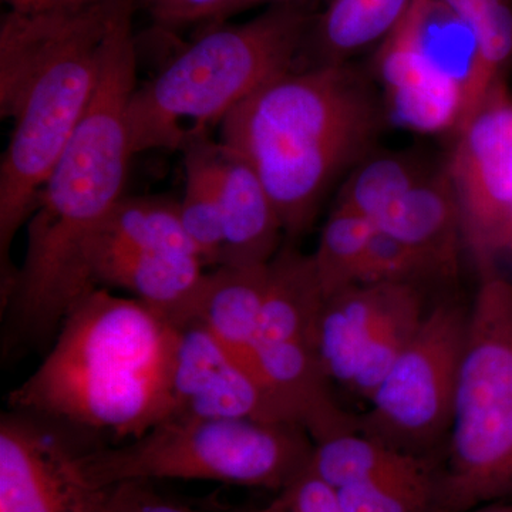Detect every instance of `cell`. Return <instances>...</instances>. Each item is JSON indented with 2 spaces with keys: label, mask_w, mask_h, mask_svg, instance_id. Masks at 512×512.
Returning a JSON list of instances; mask_svg holds the SVG:
<instances>
[{
  "label": "cell",
  "mask_w": 512,
  "mask_h": 512,
  "mask_svg": "<svg viewBox=\"0 0 512 512\" xmlns=\"http://www.w3.org/2000/svg\"><path fill=\"white\" fill-rule=\"evenodd\" d=\"M451 281L433 259L384 232H373L356 284L420 286Z\"/></svg>",
  "instance_id": "obj_25"
},
{
  "label": "cell",
  "mask_w": 512,
  "mask_h": 512,
  "mask_svg": "<svg viewBox=\"0 0 512 512\" xmlns=\"http://www.w3.org/2000/svg\"><path fill=\"white\" fill-rule=\"evenodd\" d=\"M244 512H249V511H244Z\"/></svg>",
  "instance_id": "obj_34"
},
{
  "label": "cell",
  "mask_w": 512,
  "mask_h": 512,
  "mask_svg": "<svg viewBox=\"0 0 512 512\" xmlns=\"http://www.w3.org/2000/svg\"><path fill=\"white\" fill-rule=\"evenodd\" d=\"M338 491L346 512H436L437 470L350 485Z\"/></svg>",
  "instance_id": "obj_26"
},
{
  "label": "cell",
  "mask_w": 512,
  "mask_h": 512,
  "mask_svg": "<svg viewBox=\"0 0 512 512\" xmlns=\"http://www.w3.org/2000/svg\"><path fill=\"white\" fill-rule=\"evenodd\" d=\"M96 234L128 248L200 258L181 220L180 202L168 198L123 197Z\"/></svg>",
  "instance_id": "obj_22"
},
{
  "label": "cell",
  "mask_w": 512,
  "mask_h": 512,
  "mask_svg": "<svg viewBox=\"0 0 512 512\" xmlns=\"http://www.w3.org/2000/svg\"><path fill=\"white\" fill-rule=\"evenodd\" d=\"M134 8L114 26L92 104L47 175L28 221L25 259L3 302L15 335L28 342L57 335L74 305L96 289L86 247L123 198L134 156L128 128L137 89Z\"/></svg>",
  "instance_id": "obj_1"
},
{
  "label": "cell",
  "mask_w": 512,
  "mask_h": 512,
  "mask_svg": "<svg viewBox=\"0 0 512 512\" xmlns=\"http://www.w3.org/2000/svg\"><path fill=\"white\" fill-rule=\"evenodd\" d=\"M373 227L423 252L448 278H456L463 229L446 168L421 178L373 222Z\"/></svg>",
  "instance_id": "obj_15"
},
{
  "label": "cell",
  "mask_w": 512,
  "mask_h": 512,
  "mask_svg": "<svg viewBox=\"0 0 512 512\" xmlns=\"http://www.w3.org/2000/svg\"><path fill=\"white\" fill-rule=\"evenodd\" d=\"M468 311L458 299L437 302L367 400L359 430L413 456L429 453L448 434Z\"/></svg>",
  "instance_id": "obj_8"
},
{
  "label": "cell",
  "mask_w": 512,
  "mask_h": 512,
  "mask_svg": "<svg viewBox=\"0 0 512 512\" xmlns=\"http://www.w3.org/2000/svg\"><path fill=\"white\" fill-rule=\"evenodd\" d=\"M309 468L336 490L389 478L416 477L437 470L430 458L404 453L360 430L316 443Z\"/></svg>",
  "instance_id": "obj_19"
},
{
  "label": "cell",
  "mask_w": 512,
  "mask_h": 512,
  "mask_svg": "<svg viewBox=\"0 0 512 512\" xmlns=\"http://www.w3.org/2000/svg\"><path fill=\"white\" fill-rule=\"evenodd\" d=\"M461 512H512V507L508 505H500L497 503L481 505V507L473 508V510L461 511Z\"/></svg>",
  "instance_id": "obj_32"
},
{
  "label": "cell",
  "mask_w": 512,
  "mask_h": 512,
  "mask_svg": "<svg viewBox=\"0 0 512 512\" xmlns=\"http://www.w3.org/2000/svg\"><path fill=\"white\" fill-rule=\"evenodd\" d=\"M414 0H330L313 20L306 45L318 64H343L349 56L380 43L404 18Z\"/></svg>",
  "instance_id": "obj_20"
},
{
  "label": "cell",
  "mask_w": 512,
  "mask_h": 512,
  "mask_svg": "<svg viewBox=\"0 0 512 512\" xmlns=\"http://www.w3.org/2000/svg\"><path fill=\"white\" fill-rule=\"evenodd\" d=\"M437 470L436 512H461L512 495V285L484 265Z\"/></svg>",
  "instance_id": "obj_6"
},
{
  "label": "cell",
  "mask_w": 512,
  "mask_h": 512,
  "mask_svg": "<svg viewBox=\"0 0 512 512\" xmlns=\"http://www.w3.org/2000/svg\"><path fill=\"white\" fill-rule=\"evenodd\" d=\"M13 12H45V10L80 9L106 0H2Z\"/></svg>",
  "instance_id": "obj_30"
},
{
  "label": "cell",
  "mask_w": 512,
  "mask_h": 512,
  "mask_svg": "<svg viewBox=\"0 0 512 512\" xmlns=\"http://www.w3.org/2000/svg\"><path fill=\"white\" fill-rule=\"evenodd\" d=\"M137 0L80 9L13 12L0 20V116L12 134L0 164L2 295L18 269L10 245L28 224L55 167L99 86L111 33Z\"/></svg>",
  "instance_id": "obj_2"
},
{
  "label": "cell",
  "mask_w": 512,
  "mask_h": 512,
  "mask_svg": "<svg viewBox=\"0 0 512 512\" xmlns=\"http://www.w3.org/2000/svg\"><path fill=\"white\" fill-rule=\"evenodd\" d=\"M288 512H346L338 491L308 468L275 498Z\"/></svg>",
  "instance_id": "obj_29"
},
{
  "label": "cell",
  "mask_w": 512,
  "mask_h": 512,
  "mask_svg": "<svg viewBox=\"0 0 512 512\" xmlns=\"http://www.w3.org/2000/svg\"><path fill=\"white\" fill-rule=\"evenodd\" d=\"M218 148L211 138L185 148L181 220L205 265H218L224 244Z\"/></svg>",
  "instance_id": "obj_21"
},
{
  "label": "cell",
  "mask_w": 512,
  "mask_h": 512,
  "mask_svg": "<svg viewBox=\"0 0 512 512\" xmlns=\"http://www.w3.org/2000/svg\"><path fill=\"white\" fill-rule=\"evenodd\" d=\"M312 23L303 6L279 5L239 25L204 26L131 97L128 128L134 156L184 151L210 138L229 111L295 69Z\"/></svg>",
  "instance_id": "obj_5"
},
{
  "label": "cell",
  "mask_w": 512,
  "mask_h": 512,
  "mask_svg": "<svg viewBox=\"0 0 512 512\" xmlns=\"http://www.w3.org/2000/svg\"><path fill=\"white\" fill-rule=\"evenodd\" d=\"M177 328L136 298L96 288L74 305L16 412L137 439L174 413Z\"/></svg>",
  "instance_id": "obj_3"
},
{
  "label": "cell",
  "mask_w": 512,
  "mask_h": 512,
  "mask_svg": "<svg viewBox=\"0 0 512 512\" xmlns=\"http://www.w3.org/2000/svg\"><path fill=\"white\" fill-rule=\"evenodd\" d=\"M407 286L356 284L326 299L319 316L318 350L330 382L348 389L360 357Z\"/></svg>",
  "instance_id": "obj_16"
},
{
  "label": "cell",
  "mask_w": 512,
  "mask_h": 512,
  "mask_svg": "<svg viewBox=\"0 0 512 512\" xmlns=\"http://www.w3.org/2000/svg\"><path fill=\"white\" fill-rule=\"evenodd\" d=\"M308 2H311V0H232L231 5L222 13L218 23L227 22V19L232 18V16L238 15V13L244 12V10L255 8V6L292 5L306 8ZM212 25H214V23H212Z\"/></svg>",
  "instance_id": "obj_31"
},
{
  "label": "cell",
  "mask_w": 512,
  "mask_h": 512,
  "mask_svg": "<svg viewBox=\"0 0 512 512\" xmlns=\"http://www.w3.org/2000/svg\"><path fill=\"white\" fill-rule=\"evenodd\" d=\"M427 173L414 158L382 156L360 165L343 185L336 204L375 222Z\"/></svg>",
  "instance_id": "obj_24"
},
{
  "label": "cell",
  "mask_w": 512,
  "mask_h": 512,
  "mask_svg": "<svg viewBox=\"0 0 512 512\" xmlns=\"http://www.w3.org/2000/svg\"><path fill=\"white\" fill-rule=\"evenodd\" d=\"M268 276L269 264L218 265L205 274L191 319L201 322L231 355L255 373L252 349L261 322Z\"/></svg>",
  "instance_id": "obj_17"
},
{
  "label": "cell",
  "mask_w": 512,
  "mask_h": 512,
  "mask_svg": "<svg viewBox=\"0 0 512 512\" xmlns=\"http://www.w3.org/2000/svg\"><path fill=\"white\" fill-rule=\"evenodd\" d=\"M175 328L173 416L295 423L261 377L201 322L191 320Z\"/></svg>",
  "instance_id": "obj_12"
},
{
  "label": "cell",
  "mask_w": 512,
  "mask_h": 512,
  "mask_svg": "<svg viewBox=\"0 0 512 512\" xmlns=\"http://www.w3.org/2000/svg\"><path fill=\"white\" fill-rule=\"evenodd\" d=\"M473 42L464 100V123L512 63V0H441ZM457 127V130H458ZM456 130V131H457Z\"/></svg>",
  "instance_id": "obj_18"
},
{
  "label": "cell",
  "mask_w": 512,
  "mask_h": 512,
  "mask_svg": "<svg viewBox=\"0 0 512 512\" xmlns=\"http://www.w3.org/2000/svg\"><path fill=\"white\" fill-rule=\"evenodd\" d=\"M83 453L29 414H3L0 512H101L107 487L93 483Z\"/></svg>",
  "instance_id": "obj_11"
},
{
  "label": "cell",
  "mask_w": 512,
  "mask_h": 512,
  "mask_svg": "<svg viewBox=\"0 0 512 512\" xmlns=\"http://www.w3.org/2000/svg\"><path fill=\"white\" fill-rule=\"evenodd\" d=\"M380 114L365 80L343 64L281 74L220 124L221 146L252 168L296 238L312 227L340 171L372 144Z\"/></svg>",
  "instance_id": "obj_4"
},
{
  "label": "cell",
  "mask_w": 512,
  "mask_h": 512,
  "mask_svg": "<svg viewBox=\"0 0 512 512\" xmlns=\"http://www.w3.org/2000/svg\"><path fill=\"white\" fill-rule=\"evenodd\" d=\"M150 483L151 481H124L109 485L101 512H212L197 510L170 500L154 490Z\"/></svg>",
  "instance_id": "obj_28"
},
{
  "label": "cell",
  "mask_w": 512,
  "mask_h": 512,
  "mask_svg": "<svg viewBox=\"0 0 512 512\" xmlns=\"http://www.w3.org/2000/svg\"><path fill=\"white\" fill-rule=\"evenodd\" d=\"M218 175L224 229L218 265L269 264L281 251L285 229L261 178L244 158L221 144Z\"/></svg>",
  "instance_id": "obj_14"
},
{
  "label": "cell",
  "mask_w": 512,
  "mask_h": 512,
  "mask_svg": "<svg viewBox=\"0 0 512 512\" xmlns=\"http://www.w3.org/2000/svg\"><path fill=\"white\" fill-rule=\"evenodd\" d=\"M313 447L295 423L171 416L123 446L84 450L83 464L100 487L201 480L279 494L311 466Z\"/></svg>",
  "instance_id": "obj_7"
},
{
  "label": "cell",
  "mask_w": 512,
  "mask_h": 512,
  "mask_svg": "<svg viewBox=\"0 0 512 512\" xmlns=\"http://www.w3.org/2000/svg\"><path fill=\"white\" fill-rule=\"evenodd\" d=\"M441 0H414L377 49L375 67L394 123L423 134L456 133L467 76L440 56L431 35Z\"/></svg>",
  "instance_id": "obj_10"
},
{
  "label": "cell",
  "mask_w": 512,
  "mask_h": 512,
  "mask_svg": "<svg viewBox=\"0 0 512 512\" xmlns=\"http://www.w3.org/2000/svg\"><path fill=\"white\" fill-rule=\"evenodd\" d=\"M232 0H137L160 28L174 30L218 23Z\"/></svg>",
  "instance_id": "obj_27"
},
{
  "label": "cell",
  "mask_w": 512,
  "mask_h": 512,
  "mask_svg": "<svg viewBox=\"0 0 512 512\" xmlns=\"http://www.w3.org/2000/svg\"><path fill=\"white\" fill-rule=\"evenodd\" d=\"M375 227L362 215L335 205L312 254L325 299L356 285Z\"/></svg>",
  "instance_id": "obj_23"
},
{
  "label": "cell",
  "mask_w": 512,
  "mask_h": 512,
  "mask_svg": "<svg viewBox=\"0 0 512 512\" xmlns=\"http://www.w3.org/2000/svg\"><path fill=\"white\" fill-rule=\"evenodd\" d=\"M249 512H288L285 510L284 507H282L281 504L278 503V501L274 500L271 504L268 505V507L261 508V510H255V511H249Z\"/></svg>",
  "instance_id": "obj_33"
},
{
  "label": "cell",
  "mask_w": 512,
  "mask_h": 512,
  "mask_svg": "<svg viewBox=\"0 0 512 512\" xmlns=\"http://www.w3.org/2000/svg\"><path fill=\"white\" fill-rule=\"evenodd\" d=\"M454 138L446 170L464 244L480 268L511 248L512 96L505 80L495 84Z\"/></svg>",
  "instance_id": "obj_9"
},
{
  "label": "cell",
  "mask_w": 512,
  "mask_h": 512,
  "mask_svg": "<svg viewBox=\"0 0 512 512\" xmlns=\"http://www.w3.org/2000/svg\"><path fill=\"white\" fill-rule=\"evenodd\" d=\"M86 266L94 288L124 289L174 326L192 319L207 274L197 256L128 248L97 234L87 244Z\"/></svg>",
  "instance_id": "obj_13"
}]
</instances>
